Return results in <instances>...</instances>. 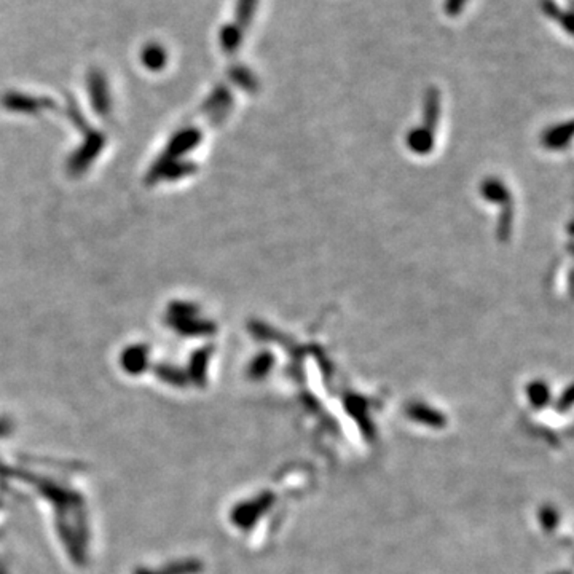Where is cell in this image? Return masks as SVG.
<instances>
[{
  "label": "cell",
  "mask_w": 574,
  "mask_h": 574,
  "mask_svg": "<svg viewBox=\"0 0 574 574\" xmlns=\"http://www.w3.org/2000/svg\"><path fill=\"white\" fill-rule=\"evenodd\" d=\"M466 3L467 0H445L443 10H445V14H448V16H456V14L461 13Z\"/></svg>",
  "instance_id": "7a4b0ae2"
},
{
  "label": "cell",
  "mask_w": 574,
  "mask_h": 574,
  "mask_svg": "<svg viewBox=\"0 0 574 574\" xmlns=\"http://www.w3.org/2000/svg\"><path fill=\"white\" fill-rule=\"evenodd\" d=\"M542 8H544V12H546L547 16H553L558 23H562V26L570 29V14H568V13L563 14V12L560 13V7H558L557 3H553L552 0H546Z\"/></svg>",
  "instance_id": "6da1fadb"
}]
</instances>
